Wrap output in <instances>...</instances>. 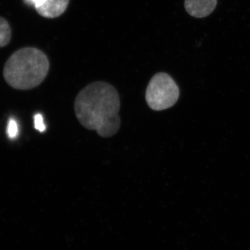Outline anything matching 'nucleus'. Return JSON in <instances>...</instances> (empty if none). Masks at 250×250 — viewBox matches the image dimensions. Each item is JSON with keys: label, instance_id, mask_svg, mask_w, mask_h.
<instances>
[{"label": "nucleus", "instance_id": "obj_2", "mask_svg": "<svg viewBox=\"0 0 250 250\" xmlns=\"http://www.w3.org/2000/svg\"><path fill=\"white\" fill-rule=\"evenodd\" d=\"M49 59L40 49L25 47L14 52L4 67V80L18 90H29L41 84L48 74Z\"/></svg>", "mask_w": 250, "mask_h": 250}, {"label": "nucleus", "instance_id": "obj_5", "mask_svg": "<svg viewBox=\"0 0 250 250\" xmlns=\"http://www.w3.org/2000/svg\"><path fill=\"white\" fill-rule=\"evenodd\" d=\"M70 0H45L36 9L38 14L46 18H55L62 16L67 9Z\"/></svg>", "mask_w": 250, "mask_h": 250}, {"label": "nucleus", "instance_id": "obj_3", "mask_svg": "<svg viewBox=\"0 0 250 250\" xmlns=\"http://www.w3.org/2000/svg\"><path fill=\"white\" fill-rule=\"evenodd\" d=\"M179 97L178 85L165 72H159L154 75L149 81L146 92L148 106L156 111L172 107L177 103Z\"/></svg>", "mask_w": 250, "mask_h": 250}, {"label": "nucleus", "instance_id": "obj_4", "mask_svg": "<svg viewBox=\"0 0 250 250\" xmlns=\"http://www.w3.org/2000/svg\"><path fill=\"white\" fill-rule=\"evenodd\" d=\"M217 0H185L184 6L188 13L195 18H205L213 12Z\"/></svg>", "mask_w": 250, "mask_h": 250}, {"label": "nucleus", "instance_id": "obj_9", "mask_svg": "<svg viewBox=\"0 0 250 250\" xmlns=\"http://www.w3.org/2000/svg\"><path fill=\"white\" fill-rule=\"evenodd\" d=\"M45 1V0H24V2L28 6H34L36 9L42 6Z\"/></svg>", "mask_w": 250, "mask_h": 250}, {"label": "nucleus", "instance_id": "obj_8", "mask_svg": "<svg viewBox=\"0 0 250 250\" xmlns=\"http://www.w3.org/2000/svg\"><path fill=\"white\" fill-rule=\"evenodd\" d=\"M34 119L35 129L41 133L45 131L46 126L44 123L43 116L41 113H37L34 116Z\"/></svg>", "mask_w": 250, "mask_h": 250}, {"label": "nucleus", "instance_id": "obj_6", "mask_svg": "<svg viewBox=\"0 0 250 250\" xmlns=\"http://www.w3.org/2000/svg\"><path fill=\"white\" fill-rule=\"evenodd\" d=\"M11 39V29L9 22L4 18L0 17V47L9 43Z\"/></svg>", "mask_w": 250, "mask_h": 250}, {"label": "nucleus", "instance_id": "obj_7", "mask_svg": "<svg viewBox=\"0 0 250 250\" xmlns=\"http://www.w3.org/2000/svg\"><path fill=\"white\" fill-rule=\"evenodd\" d=\"M6 132L10 139H15L18 137L19 128L17 121L14 118H10Z\"/></svg>", "mask_w": 250, "mask_h": 250}, {"label": "nucleus", "instance_id": "obj_1", "mask_svg": "<svg viewBox=\"0 0 250 250\" xmlns=\"http://www.w3.org/2000/svg\"><path fill=\"white\" fill-rule=\"evenodd\" d=\"M121 98L114 86L103 82H93L81 90L75 102L77 120L85 129L109 138L121 127Z\"/></svg>", "mask_w": 250, "mask_h": 250}]
</instances>
